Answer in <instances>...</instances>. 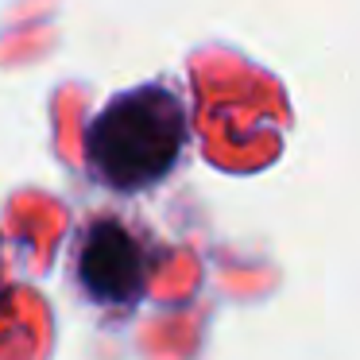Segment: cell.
I'll return each instance as SVG.
<instances>
[{
	"mask_svg": "<svg viewBox=\"0 0 360 360\" xmlns=\"http://www.w3.org/2000/svg\"><path fill=\"white\" fill-rule=\"evenodd\" d=\"M186 124V105L171 86H136L89 120L82 136L86 163L112 190H148L174 171Z\"/></svg>",
	"mask_w": 360,
	"mask_h": 360,
	"instance_id": "1",
	"label": "cell"
},
{
	"mask_svg": "<svg viewBox=\"0 0 360 360\" xmlns=\"http://www.w3.org/2000/svg\"><path fill=\"white\" fill-rule=\"evenodd\" d=\"M78 275L89 298L109 306H132L143 295L140 240L117 221H94L82 233Z\"/></svg>",
	"mask_w": 360,
	"mask_h": 360,
	"instance_id": "2",
	"label": "cell"
}]
</instances>
